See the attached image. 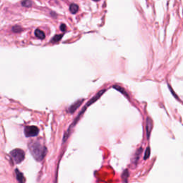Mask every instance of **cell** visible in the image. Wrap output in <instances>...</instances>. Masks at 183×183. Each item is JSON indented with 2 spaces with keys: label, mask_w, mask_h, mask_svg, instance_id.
Masks as SVG:
<instances>
[{
  "label": "cell",
  "mask_w": 183,
  "mask_h": 183,
  "mask_svg": "<svg viewBox=\"0 0 183 183\" xmlns=\"http://www.w3.org/2000/svg\"><path fill=\"white\" fill-rule=\"evenodd\" d=\"M29 150L36 161H42L47 154V148L39 141H32L28 144Z\"/></svg>",
  "instance_id": "1"
},
{
  "label": "cell",
  "mask_w": 183,
  "mask_h": 183,
  "mask_svg": "<svg viewBox=\"0 0 183 183\" xmlns=\"http://www.w3.org/2000/svg\"><path fill=\"white\" fill-rule=\"evenodd\" d=\"M10 156L14 163L20 164L24 160L25 153L22 150L17 148L10 152Z\"/></svg>",
  "instance_id": "2"
},
{
  "label": "cell",
  "mask_w": 183,
  "mask_h": 183,
  "mask_svg": "<svg viewBox=\"0 0 183 183\" xmlns=\"http://www.w3.org/2000/svg\"><path fill=\"white\" fill-rule=\"evenodd\" d=\"M40 129L36 126H27L24 127V132L26 137H31L36 136L39 134Z\"/></svg>",
  "instance_id": "3"
},
{
  "label": "cell",
  "mask_w": 183,
  "mask_h": 183,
  "mask_svg": "<svg viewBox=\"0 0 183 183\" xmlns=\"http://www.w3.org/2000/svg\"><path fill=\"white\" fill-rule=\"evenodd\" d=\"M83 101H84V99H79V100H77V102H75L74 104H72L71 106H70V107L69 108V112H70V113H73L74 112L76 109L82 104V103L83 102Z\"/></svg>",
  "instance_id": "4"
},
{
  "label": "cell",
  "mask_w": 183,
  "mask_h": 183,
  "mask_svg": "<svg viewBox=\"0 0 183 183\" xmlns=\"http://www.w3.org/2000/svg\"><path fill=\"white\" fill-rule=\"evenodd\" d=\"M15 174H16V178L18 181L19 183H24L25 182V177L23 175V174L18 170H15Z\"/></svg>",
  "instance_id": "5"
},
{
  "label": "cell",
  "mask_w": 183,
  "mask_h": 183,
  "mask_svg": "<svg viewBox=\"0 0 183 183\" xmlns=\"http://www.w3.org/2000/svg\"><path fill=\"white\" fill-rule=\"evenodd\" d=\"M152 120H150V118L148 117L147 119V127H146V128H147V137L148 138L150 137V132L152 130Z\"/></svg>",
  "instance_id": "6"
},
{
  "label": "cell",
  "mask_w": 183,
  "mask_h": 183,
  "mask_svg": "<svg viewBox=\"0 0 183 183\" xmlns=\"http://www.w3.org/2000/svg\"><path fill=\"white\" fill-rule=\"evenodd\" d=\"M34 34H35V36H36V37H38L39 39L40 40H44L45 38V34L43 31L40 30V29H36L35 31H34Z\"/></svg>",
  "instance_id": "7"
},
{
  "label": "cell",
  "mask_w": 183,
  "mask_h": 183,
  "mask_svg": "<svg viewBox=\"0 0 183 183\" xmlns=\"http://www.w3.org/2000/svg\"><path fill=\"white\" fill-rule=\"evenodd\" d=\"M69 10L71 12V13L72 14H75L78 12L79 10V7L75 4H71L69 7Z\"/></svg>",
  "instance_id": "8"
},
{
  "label": "cell",
  "mask_w": 183,
  "mask_h": 183,
  "mask_svg": "<svg viewBox=\"0 0 183 183\" xmlns=\"http://www.w3.org/2000/svg\"><path fill=\"white\" fill-rule=\"evenodd\" d=\"M22 5L25 7H31L32 6V2L31 0H23L22 2Z\"/></svg>",
  "instance_id": "9"
},
{
  "label": "cell",
  "mask_w": 183,
  "mask_h": 183,
  "mask_svg": "<svg viewBox=\"0 0 183 183\" xmlns=\"http://www.w3.org/2000/svg\"><path fill=\"white\" fill-rule=\"evenodd\" d=\"M63 35H64L63 34L55 35L54 37L51 40V42H59V41L61 40V39L62 38Z\"/></svg>",
  "instance_id": "10"
},
{
  "label": "cell",
  "mask_w": 183,
  "mask_h": 183,
  "mask_svg": "<svg viewBox=\"0 0 183 183\" xmlns=\"http://www.w3.org/2000/svg\"><path fill=\"white\" fill-rule=\"evenodd\" d=\"M12 29V31H13L14 32H15V33H19V32H20V31H22L23 30V29H22L21 27L17 26V25L14 26Z\"/></svg>",
  "instance_id": "11"
},
{
  "label": "cell",
  "mask_w": 183,
  "mask_h": 183,
  "mask_svg": "<svg viewBox=\"0 0 183 183\" xmlns=\"http://www.w3.org/2000/svg\"><path fill=\"white\" fill-rule=\"evenodd\" d=\"M150 155V147H147V149H146V151H145V153H144V160H147Z\"/></svg>",
  "instance_id": "12"
},
{
  "label": "cell",
  "mask_w": 183,
  "mask_h": 183,
  "mask_svg": "<svg viewBox=\"0 0 183 183\" xmlns=\"http://www.w3.org/2000/svg\"><path fill=\"white\" fill-rule=\"evenodd\" d=\"M114 88H115L117 90H118V91H120V92H121L125 96H127V97H128V95H127V92H124L123 91V89H122V87H119V86H117V85H115V86H114Z\"/></svg>",
  "instance_id": "13"
},
{
  "label": "cell",
  "mask_w": 183,
  "mask_h": 183,
  "mask_svg": "<svg viewBox=\"0 0 183 183\" xmlns=\"http://www.w3.org/2000/svg\"><path fill=\"white\" fill-rule=\"evenodd\" d=\"M66 29H67V27H66V25H65L64 24H61V26H60V29H61V31H64L66 30Z\"/></svg>",
  "instance_id": "14"
},
{
  "label": "cell",
  "mask_w": 183,
  "mask_h": 183,
  "mask_svg": "<svg viewBox=\"0 0 183 183\" xmlns=\"http://www.w3.org/2000/svg\"><path fill=\"white\" fill-rule=\"evenodd\" d=\"M93 1H94V2H98V1H99V0H93Z\"/></svg>",
  "instance_id": "15"
}]
</instances>
